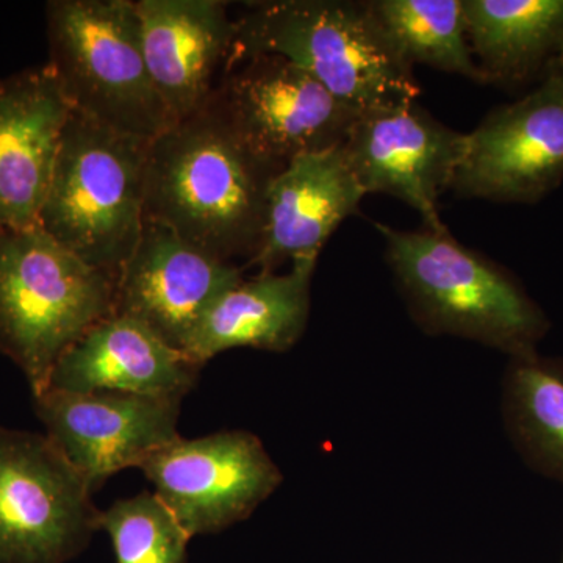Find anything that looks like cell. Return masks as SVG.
Wrapping results in <instances>:
<instances>
[{"label":"cell","instance_id":"6da1fadb","mask_svg":"<svg viewBox=\"0 0 563 563\" xmlns=\"http://www.w3.org/2000/svg\"><path fill=\"white\" fill-rule=\"evenodd\" d=\"M274 176L209 102L150 141L144 221L222 262H251L261 246Z\"/></svg>","mask_w":563,"mask_h":563},{"label":"cell","instance_id":"7a4b0ae2","mask_svg":"<svg viewBox=\"0 0 563 563\" xmlns=\"http://www.w3.org/2000/svg\"><path fill=\"white\" fill-rule=\"evenodd\" d=\"M258 55H280L321 81L357 113L415 102L413 68L385 35L368 2L268 0L235 20L225 70Z\"/></svg>","mask_w":563,"mask_h":563},{"label":"cell","instance_id":"3957f363","mask_svg":"<svg viewBox=\"0 0 563 563\" xmlns=\"http://www.w3.org/2000/svg\"><path fill=\"white\" fill-rule=\"evenodd\" d=\"M374 225L404 301L422 331L472 340L510 358L537 354L550 320L512 273L463 246L448 229Z\"/></svg>","mask_w":563,"mask_h":563},{"label":"cell","instance_id":"277c9868","mask_svg":"<svg viewBox=\"0 0 563 563\" xmlns=\"http://www.w3.org/2000/svg\"><path fill=\"white\" fill-rule=\"evenodd\" d=\"M147 146L70 110L40 213L47 235L114 279L143 231Z\"/></svg>","mask_w":563,"mask_h":563},{"label":"cell","instance_id":"5b68a950","mask_svg":"<svg viewBox=\"0 0 563 563\" xmlns=\"http://www.w3.org/2000/svg\"><path fill=\"white\" fill-rule=\"evenodd\" d=\"M117 279L92 268L40 225L0 233V351L27 377L33 398L58 358L114 313Z\"/></svg>","mask_w":563,"mask_h":563},{"label":"cell","instance_id":"8992f818","mask_svg":"<svg viewBox=\"0 0 563 563\" xmlns=\"http://www.w3.org/2000/svg\"><path fill=\"white\" fill-rule=\"evenodd\" d=\"M47 36L70 110L144 141L176 124L147 69L135 2L54 0Z\"/></svg>","mask_w":563,"mask_h":563},{"label":"cell","instance_id":"52a82bcc","mask_svg":"<svg viewBox=\"0 0 563 563\" xmlns=\"http://www.w3.org/2000/svg\"><path fill=\"white\" fill-rule=\"evenodd\" d=\"M209 102L276 174L302 155L342 146L361 114L280 55H258L225 70Z\"/></svg>","mask_w":563,"mask_h":563},{"label":"cell","instance_id":"ba28073f","mask_svg":"<svg viewBox=\"0 0 563 563\" xmlns=\"http://www.w3.org/2000/svg\"><path fill=\"white\" fill-rule=\"evenodd\" d=\"M92 488L49 437L0 428V563H65L98 531Z\"/></svg>","mask_w":563,"mask_h":563},{"label":"cell","instance_id":"9c48e42d","mask_svg":"<svg viewBox=\"0 0 563 563\" xmlns=\"http://www.w3.org/2000/svg\"><path fill=\"white\" fill-rule=\"evenodd\" d=\"M140 470L190 539L246 520L284 481L261 440L246 431L179 437Z\"/></svg>","mask_w":563,"mask_h":563},{"label":"cell","instance_id":"30bf717a","mask_svg":"<svg viewBox=\"0 0 563 563\" xmlns=\"http://www.w3.org/2000/svg\"><path fill=\"white\" fill-rule=\"evenodd\" d=\"M563 181V79L548 69L536 90L492 110L466 133L451 190L462 198L536 203Z\"/></svg>","mask_w":563,"mask_h":563},{"label":"cell","instance_id":"8fae6325","mask_svg":"<svg viewBox=\"0 0 563 563\" xmlns=\"http://www.w3.org/2000/svg\"><path fill=\"white\" fill-rule=\"evenodd\" d=\"M466 133L446 128L417 101L365 111L342 144L365 195H387L417 210L429 231H446L439 201L451 190Z\"/></svg>","mask_w":563,"mask_h":563},{"label":"cell","instance_id":"7c38bea8","mask_svg":"<svg viewBox=\"0 0 563 563\" xmlns=\"http://www.w3.org/2000/svg\"><path fill=\"white\" fill-rule=\"evenodd\" d=\"M180 399L117 391L47 388L35 398L46 435L88 481L92 492L125 468L179 439Z\"/></svg>","mask_w":563,"mask_h":563},{"label":"cell","instance_id":"4fadbf2b","mask_svg":"<svg viewBox=\"0 0 563 563\" xmlns=\"http://www.w3.org/2000/svg\"><path fill=\"white\" fill-rule=\"evenodd\" d=\"M242 280L239 266L144 221L139 244L117 279L114 313L133 318L185 352L210 307Z\"/></svg>","mask_w":563,"mask_h":563},{"label":"cell","instance_id":"5bb4252c","mask_svg":"<svg viewBox=\"0 0 563 563\" xmlns=\"http://www.w3.org/2000/svg\"><path fill=\"white\" fill-rule=\"evenodd\" d=\"M69 113L49 63L0 80V233L38 225Z\"/></svg>","mask_w":563,"mask_h":563},{"label":"cell","instance_id":"9a60e30c","mask_svg":"<svg viewBox=\"0 0 563 563\" xmlns=\"http://www.w3.org/2000/svg\"><path fill=\"white\" fill-rule=\"evenodd\" d=\"M144 58L176 121L206 109L224 73L235 20L222 0H139Z\"/></svg>","mask_w":563,"mask_h":563},{"label":"cell","instance_id":"2e32d148","mask_svg":"<svg viewBox=\"0 0 563 563\" xmlns=\"http://www.w3.org/2000/svg\"><path fill=\"white\" fill-rule=\"evenodd\" d=\"M365 196L342 146L296 158L269 181L262 242L250 265L266 273L285 262L318 261Z\"/></svg>","mask_w":563,"mask_h":563},{"label":"cell","instance_id":"e0dca14e","mask_svg":"<svg viewBox=\"0 0 563 563\" xmlns=\"http://www.w3.org/2000/svg\"><path fill=\"white\" fill-rule=\"evenodd\" d=\"M201 368L146 325L113 313L92 325L58 358L47 388L129 393L181 401L198 384Z\"/></svg>","mask_w":563,"mask_h":563},{"label":"cell","instance_id":"ac0fdd59","mask_svg":"<svg viewBox=\"0 0 563 563\" xmlns=\"http://www.w3.org/2000/svg\"><path fill=\"white\" fill-rule=\"evenodd\" d=\"M314 266L317 261L292 262L288 273L240 282L210 307L185 354L203 366L233 347L291 350L309 322Z\"/></svg>","mask_w":563,"mask_h":563},{"label":"cell","instance_id":"d6986e66","mask_svg":"<svg viewBox=\"0 0 563 563\" xmlns=\"http://www.w3.org/2000/svg\"><path fill=\"white\" fill-rule=\"evenodd\" d=\"M484 84L520 87L544 76L563 47V0H462Z\"/></svg>","mask_w":563,"mask_h":563},{"label":"cell","instance_id":"ffe728a7","mask_svg":"<svg viewBox=\"0 0 563 563\" xmlns=\"http://www.w3.org/2000/svg\"><path fill=\"white\" fill-rule=\"evenodd\" d=\"M503 413L525 461L563 484V361L542 357L539 352L510 358Z\"/></svg>","mask_w":563,"mask_h":563},{"label":"cell","instance_id":"44dd1931","mask_svg":"<svg viewBox=\"0 0 563 563\" xmlns=\"http://www.w3.org/2000/svg\"><path fill=\"white\" fill-rule=\"evenodd\" d=\"M404 60L484 84L468 36L462 0H368Z\"/></svg>","mask_w":563,"mask_h":563},{"label":"cell","instance_id":"7402d4cb","mask_svg":"<svg viewBox=\"0 0 563 563\" xmlns=\"http://www.w3.org/2000/svg\"><path fill=\"white\" fill-rule=\"evenodd\" d=\"M118 563H187L190 536L155 493L120 499L101 512Z\"/></svg>","mask_w":563,"mask_h":563},{"label":"cell","instance_id":"603a6c76","mask_svg":"<svg viewBox=\"0 0 563 563\" xmlns=\"http://www.w3.org/2000/svg\"><path fill=\"white\" fill-rule=\"evenodd\" d=\"M550 69H553L554 73L563 79V47L561 52H559L558 57H555V60L551 63Z\"/></svg>","mask_w":563,"mask_h":563}]
</instances>
